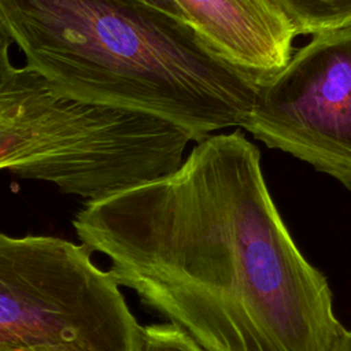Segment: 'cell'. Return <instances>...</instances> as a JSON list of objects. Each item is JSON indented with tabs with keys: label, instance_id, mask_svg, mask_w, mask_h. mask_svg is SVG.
Wrapping results in <instances>:
<instances>
[{
	"label": "cell",
	"instance_id": "6da1fadb",
	"mask_svg": "<svg viewBox=\"0 0 351 351\" xmlns=\"http://www.w3.org/2000/svg\"><path fill=\"white\" fill-rule=\"evenodd\" d=\"M73 228L118 285L204 351H330L343 329L241 130L199 141L171 173L85 202Z\"/></svg>",
	"mask_w": 351,
	"mask_h": 351
},
{
	"label": "cell",
	"instance_id": "7a4b0ae2",
	"mask_svg": "<svg viewBox=\"0 0 351 351\" xmlns=\"http://www.w3.org/2000/svg\"><path fill=\"white\" fill-rule=\"evenodd\" d=\"M0 26L62 95L160 119L196 143L243 129L263 78L188 19L134 0H0Z\"/></svg>",
	"mask_w": 351,
	"mask_h": 351
},
{
	"label": "cell",
	"instance_id": "3957f363",
	"mask_svg": "<svg viewBox=\"0 0 351 351\" xmlns=\"http://www.w3.org/2000/svg\"><path fill=\"white\" fill-rule=\"evenodd\" d=\"M141 332L86 245L0 233V351H140Z\"/></svg>",
	"mask_w": 351,
	"mask_h": 351
},
{
	"label": "cell",
	"instance_id": "277c9868",
	"mask_svg": "<svg viewBox=\"0 0 351 351\" xmlns=\"http://www.w3.org/2000/svg\"><path fill=\"white\" fill-rule=\"evenodd\" d=\"M243 129L351 191V26L313 36L263 77Z\"/></svg>",
	"mask_w": 351,
	"mask_h": 351
},
{
	"label": "cell",
	"instance_id": "5b68a950",
	"mask_svg": "<svg viewBox=\"0 0 351 351\" xmlns=\"http://www.w3.org/2000/svg\"><path fill=\"white\" fill-rule=\"evenodd\" d=\"M186 19L229 60L261 77L292 55L293 29L271 0H174Z\"/></svg>",
	"mask_w": 351,
	"mask_h": 351
},
{
	"label": "cell",
	"instance_id": "8992f818",
	"mask_svg": "<svg viewBox=\"0 0 351 351\" xmlns=\"http://www.w3.org/2000/svg\"><path fill=\"white\" fill-rule=\"evenodd\" d=\"M296 36L321 34L351 26V0H271Z\"/></svg>",
	"mask_w": 351,
	"mask_h": 351
},
{
	"label": "cell",
	"instance_id": "52a82bcc",
	"mask_svg": "<svg viewBox=\"0 0 351 351\" xmlns=\"http://www.w3.org/2000/svg\"><path fill=\"white\" fill-rule=\"evenodd\" d=\"M140 351H204L185 332L171 324L143 326Z\"/></svg>",
	"mask_w": 351,
	"mask_h": 351
},
{
	"label": "cell",
	"instance_id": "ba28073f",
	"mask_svg": "<svg viewBox=\"0 0 351 351\" xmlns=\"http://www.w3.org/2000/svg\"><path fill=\"white\" fill-rule=\"evenodd\" d=\"M134 1H141V3H145V4H149V5H154L156 8H160L171 15H176V16H180V18H184L186 19V16L184 15L182 10L176 4L174 0H134Z\"/></svg>",
	"mask_w": 351,
	"mask_h": 351
},
{
	"label": "cell",
	"instance_id": "9c48e42d",
	"mask_svg": "<svg viewBox=\"0 0 351 351\" xmlns=\"http://www.w3.org/2000/svg\"><path fill=\"white\" fill-rule=\"evenodd\" d=\"M330 351H351V330L343 326L336 340L333 341Z\"/></svg>",
	"mask_w": 351,
	"mask_h": 351
}]
</instances>
